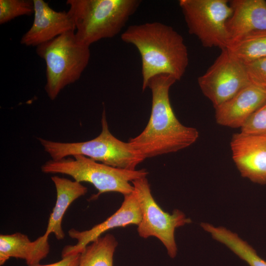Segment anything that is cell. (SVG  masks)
<instances>
[{
  "instance_id": "obj_1",
  "label": "cell",
  "mask_w": 266,
  "mask_h": 266,
  "mask_svg": "<svg viewBox=\"0 0 266 266\" xmlns=\"http://www.w3.org/2000/svg\"><path fill=\"white\" fill-rule=\"evenodd\" d=\"M176 81L172 76L162 74L148 83L152 94L150 118L143 131L128 141L145 160L185 149L199 137L198 131L182 124L172 108L169 91Z\"/></svg>"
},
{
  "instance_id": "obj_2",
  "label": "cell",
  "mask_w": 266,
  "mask_h": 266,
  "mask_svg": "<svg viewBox=\"0 0 266 266\" xmlns=\"http://www.w3.org/2000/svg\"><path fill=\"white\" fill-rule=\"evenodd\" d=\"M121 38L139 53L143 91L155 76L168 74L179 81L185 73L189 64L187 48L182 35L172 27L159 22L131 25Z\"/></svg>"
},
{
  "instance_id": "obj_3",
  "label": "cell",
  "mask_w": 266,
  "mask_h": 266,
  "mask_svg": "<svg viewBox=\"0 0 266 266\" xmlns=\"http://www.w3.org/2000/svg\"><path fill=\"white\" fill-rule=\"evenodd\" d=\"M139 0H67L79 41L90 46L118 34L139 7Z\"/></svg>"
},
{
  "instance_id": "obj_4",
  "label": "cell",
  "mask_w": 266,
  "mask_h": 266,
  "mask_svg": "<svg viewBox=\"0 0 266 266\" xmlns=\"http://www.w3.org/2000/svg\"><path fill=\"white\" fill-rule=\"evenodd\" d=\"M101 125L100 134L88 141L61 142L41 137L37 139L44 150L53 160L81 155L114 167L135 170L145 159L129 142H124L111 133L105 109L102 113Z\"/></svg>"
},
{
  "instance_id": "obj_5",
  "label": "cell",
  "mask_w": 266,
  "mask_h": 266,
  "mask_svg": "<svg viewBox=\"0 0 266 266\" xmlns=\"http://www.w3.org/2000/svg\"><path fill=\"white\" fill-rule=\"evenodd\" d=\"M36 53L45 62V90L52 100L65 87L80 78L91 56L90 46L79 41L74 31L36 46Z\"/></svg>"
},
{
  "instance_id": "obj_6",
  "label": "cell",
  "mask_w": 266,
  "mask_h": 266,
  "mask_svg": "<svg viewBox=\"0 0 266 266\" xmlns=\"http://www.w3.org/2000/svg\"><path fill=\"white\" fill-rule=\"evenodd\" d=\"M45 173H60L72 177L79 182H88L98 190L91 200L97 199L100 195L107 192H117L124 196L133 193V181L146 177V169L129 170L114 167L96 162L81 155L73 158L47 161L41 167Z\"/></svg>"
},
{
  "instance_id": "obj_7",
  "label": "cell",
  "mask_w": 266,
  "mask_h": 266,
  "mask_svg": "<svg viewBox=\"0 0 266 266\" xmlns=\"http://www.w3.org/2000/svg\"><path fill=\"white\" fill-rule=\"evenodd\" d=\"M179 5L190 34L203 46L227 48L229 38L227 22L232 14L227 0H180Z\"/></svg>"
},
{
  "instance_id": "obj_8",
  "label": "cell",
  "mask_w": 266,
  "mask_h": 266,
  "mask_svg": "<svg viewBox=\"0 0 266 266\" xmlns=\"http://www.w3.org/2000/svg\"><path fill=\"white\" fill-rule=\"evenodd\" d=\"M132 183L141 213V220L137 225L139 236L144 238L157 237L166 247L169 256L174 258L177 252L175 230L191 223L192 220L178 209L171 214L163 211L151 194L146 177L134 180Z\"/></svg>"
},
{
  "instance_id": "obj_9",
  "label": "cell",
  "mask_w": 266,
  "mask_h": 266,
  "mask_svg": "<svg viewBox=\"0 0 266 266\" xmlns=\"http://www.w3.org/2000/svg\"><path fill=\"white\" fill-rule=\"evenodd\" d=\"M198 82L202 93L214 108L250 83L245 64L227 49L221 50L212 65L199 77Z\"/></svg>"
},
{
  "instance_id": "obj_10",
  "label": "cell",
  "mask_w": 266,
  "mask_h": 266,
  "mask_svg": "<svg viewBox=\"0 0 266 266\" xmlns=\"http://www.w3.org/2000/svg\"><path fill=\"white\" fill-rule=\"evenodd\" d=\"M230 146L241 175L254 183L266 184V137L240 132L233 135Z\"/></svg>"
},
{
  "instance_id": "obj_11",
  "label": "cell",
  "mask_w": 266,
  "mask_h": 266,
  "mask_svg": "<svg viewBox=\"0 0 266 266\" xmlns=\"http://www.w3.org/2000/svg\"><path fill=\"white\" fill-rule=\"evenodd\" d=\"M141 220L140 207L134 191L124 196L120 207L111 216L91 229L79 231L71 229L68 232L69 236L76 240L75 244L64 247L62 257L73 254H80L84 248L100 237L108 230L117 227H124L130 225H138Z\"/></svg>"
},
{
  "instance_id": "obj_12",
  "label": "cell",
  "mask_w": 266,
  "mask_h": 266,
  "mask_svg": "<svg viewBox=\"0 0 266 266\" xmlns=\"http://www.w3.org/2000/svg\"><path fill=\"white\" fill-rule=\"evenodd\" d=\"M33 23L22 36V44L36 47L64 33L75 31L74 25L67 12L57 11L43 0H33Z\"/></svg>"
},
{
  "instance_id": "obj_13",
  "label": "cell",
  "mask_w": 266,
  "mask_h": 266,
  "mask_svg": "<svg viewBox=\"0 0 266 266\" xmlns=\"http://www.w3.org/2000/svg\"><path fill=\"white\" fill-rule=\"evenodd\" d=\"M266 102V91L250 83L232 98L214 108L220 125L241 128L250 116Z\"/></svg>"
},
{
  "instance_id": "obj_14",
  "label": "cell",
  "mask_w": 266,
  "mask_h": 266,
  "mask_svg": "<svg viewBox=\"0 0 266 266\" xmlns=\"http://www.w3.org/2000/svg\"><path fill=\"white\" fill-rule=\"evenodd\" d=\"M229 4L232 14L226 25L229 44L245 34L266 30L265 0H232Z\"/></svg>"
},
{
  "instance_id": "obj_15",
  "label": "cell",
  "mask_w": 266,
  "mask_h": 266,
  "mask_svg": "<svg viewBox=\"0 0 266 266\" xmlns=\"http://www.w3.org/2000/svg\"><path fill=\"white\" fill-rule=\"evenodd\" d=\"M49 236L44 234L33 241L20 233L0 235V265L9 258L24 260L29 266L39 264L50 251Z\"/></svg>"
},
{
  "instance_id": "obj_16",
  "label": "cell",
  "mask_w": 266,
  "mask_h": 266,
  "mask_svg": "<svg viewBox=\"0 0 266 266\" xmlns=\"http://www.w3.org/2000/svg\"><path fill=\"white\" fill-rule=\"evenodd\" d=\"M51 180L56 188V200L44 234L49 236L54 233L58 240H62L65 237L62 223L66 210L75 200L85 195L88 189L80 182L58 176H52Z\"/></svg>"
},
{
  "instance_id": "obj_17",
  "label": "cell",
  "mask_w": 266,
  "mask_h": 266,
  "mask_svg": "<svg viewBox=\"0 0 266 266\" xmlns=\"http://www.w3.org/2000/svg\"><path fill=\"white\" fill-rule=\"evenodd\" d=\"M201 227L210 233L216 240L225 244L249 266H266V261L257 254L256 251L238 235L222 227H216L206 223H201Z\"/></svg>"
},
{
  "instance_id": "obj_18",
  "label": "cell",
  "mask_w": 266,
  "mask_h": 266,
  "mask_svg": "<svg viewBox=\"0 0 266 266\" xmlns=\"http://www.w3.org/2000/svg\"><path fill=\"white\" fill-rule=\"evenodd\" d=\"M117 245V241L111 234L98 237L80 253L78 266H113V255Z\"/></svg>"
},
{
  "instance_id": "obj_19",
  "label": "cell",
  "mask_w": 266,
  "mask_h": 266,
  "mask_svg": "<svg viewBox=\"0 0 266 266\" xmlns=\"http://www.w3.org/2000/svg\"><path fill=\"white\" fill-rule=\"evenodd\" d=\"M244 64L266 57V30L255 31L241 37L226 48Z\"/></svg>"
},
{
  "instance_id": "obj_20",
  "label": "cell",
  "mask_w": 266,
  "mask_h": 266,
  "mask_svg": "<svg viewBox=\"0 0 266 266\" xmlns=\"http://www.w3.org/2000/svg\"><path fill=\"white\" fill-rule=\"evenodd\" d=\"M34 12L33 0H0V24L7 23L23 15Z\"/></svg>"
},
{
  "instance_id": "obj_21",
  "label": "cell",
  "mask_w": 266,
  "mask_h": 266,
  "mask_svg": "<svg viewBox=\"0 0 266 266\" xmlns=\"http://www.w3.org/2000/svg\"><path fill=\"white\" fill-rule=\"evenodd\" d=\"M241 132L266 137V102L258 109L240 128Z\"/></svg>"
},
{
  "instance_id": "obj_22",
  "label": "cell",
  "mask_w": 266,
  "mask_h": 266,
  "mask_svg": "<svg viewBox=\"0 0 266 266\" xmlns=\"http://www.w3.org/2000/svg\"><path fill=\"white\" fill-rule=\"evenodd\" d=\"M245 64L250 83L266 91V57Z\"/></svg>"
},
{
  "instance_id": "obj_23",
  "label": "cell",
  "mask_w": 266,
  "mask_h": 266,
  "mask_svg": "<svg viewBox=\"0 0 266 266\" xmlns=\"http://www.w3.org/2000/svg\"><path fill=\"white\" fill-rule=\"evenodd\" d=\"M80 254H73L62 257L60 261L48 265L39 264L32 266H78L79 262Z\"/></svg>"
}]
</instances>
